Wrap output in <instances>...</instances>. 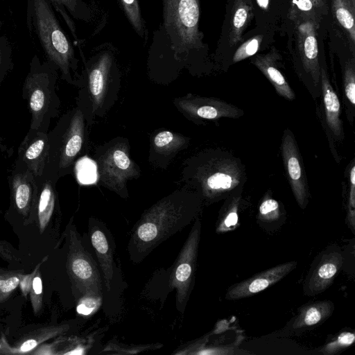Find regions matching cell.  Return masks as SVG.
<instances>
[{"instance_id": "cell-1", "label": "cell", "mask_w": 355, "mask_h": 355, "mask_svg": "<svg viewBox=\"0 0 355 355\" xmlns=\"http://www.w3.org/2000/svg\"><path fill=\"white\" fill-rule=\"evenodd\" d=\"M196 196L175 191L159 200L141 216L130 239L128 250L135 262L142 260L164 241L186 226L197 211Z\"/></svg>"}, {"instance_id": "cell-2", "label": "cell", "mask_w": 355, "mask_h": 355, "mask_svg": "<svg viewBox=\"0 0 355 355\" xmlns=\"http://www.w3.org/2000/svg\"><path fill=\"white\" fill-rule=\"evenodd\" d=\"M26 24L29 35L39 42L46 61L57 67L64 80L76 85L72 72L76 70L77 60L51 0H27Z\"/></svg>"}, {"instance_id": "cell-3", "label": "cell", "mask_w": 355, "mask_h": 355, "mask_svg": "<svg viewBox=\"0 0 355 355\" xmlns=\"http://www.w3.org/2000/svg\"><path fill=\"white\" fill-rule=\"evenodd\" d=\"M184 181L207 199L223 196L243 182L241 163L225 153L207 151L191 157L184 164Z\"/></svg>"}, {"instance_id": "cell-4", "label": "cell", "mask_w": 355, "mask_h": 355, "mask_svg": "<svg viewBox=\"0 0 355 355\" xmlns=\"http://www.w3.org/2000/svg\"><path fill=\"white\" fill-rule=\"evenodd\" d=\"M58 71L53 64L42 62L37 55L31 59L22 87V98L27 101L31 114V129L48 132L51 120L58 114Z\"/></svg>"}, {"instance_id": "cell-5", "label": "cell", "mask_w": 355, "mask_h": 355, "mask_svg": "<svg viewBox=\"0 0 355 355\" xmlns=\"http://www.w3.org/2000/svg\"><path fill=\"white\" fill-rule=\"evenodd\" d=\"M84 137V114L78 107L64 114L48 132L49 156L43 175L55 184L60 178L70 173L82 149Z\"/></svg>"}, {"instance_id": "cell-6", "label": "cell", "mask_w": 355, "mask_h": 355, "mask_svg": "<svg viewBox=\"0 0 355 355\" xmlns=\"http://www.w3.org/2000/svg\"><path fill=\"white\" fill-rule=\"evenodd\" d=\"M199 17V0H163L164 27L176 53L202 46Z\"/></svg>"}, {"instance_id": "cell-7", "label": "cell", "mask_w": 355, "mask_h": 355, "mask_svg": "<svg viewBox=\"0 0 355 355\" xmlns=\"http://www.w3.org/2000/svg\"><path fill=\"white\" fill-rule=\"evenodd\" d=\"M98 179L102 184L125 198L127 182L139 175V169L130 159L125 141L111 144L97 159Z\"/></svg>"}, {"instance_id": "cell-8", "label": "cell", "mask_w": 355, "mask_h": 355, "mask_svg": "<svg viewBox=\"0 0 355 355\" xmlns=\"http://www.w3.org/2000/svg\"><path fill=\"white\" fill-rule=\"evenodd\" d=\"M67 269L73 286L83 296H99L101 293L100 275L96 263L85 250L76 230H69V251Z\"/></svg>"}, {"instance_id": "cell-9", "label": "cell", "mask_w": 355, "mask_h": 355, "mask_svg": "<svg viewBox=\"0 0 355 355\" xmlns=\"http://www.w3.org/2000/svg\"><path fill=\"white\" fill-rule=\"evenodd\" d=\"M200 227V221L196 219L176 260L170 278L171 286L176 290L177 306L181 312H183L187 301L195 271Z\"/></svg>"}, {"instance_id": "cell-10", "label": "cell", "mask_w": 355, "mask_h": 355, "mask_svg": "<svg viewBox=\"0 0 355 355\" xmlns=\"http://www.w3.org/2000/svg\"><path fill=\"white\" fill-rule=\"evenodd\" d=\"M10 204L12 209L23 218H29L35 212L38 187L34 175L15 160L8 176Z\"/></svg>"}, {"instance_id": "cell-11", "label": "cell", "mask_w": 355, "mask_h": 355, "mask_svg": "<svg viewBox=\"0 0 355 355\" xmlns=\"http://www.w3.org/2000/svg\"><path fill=\"white\" fill-rule=\"evenodd\" d=\"M281 150L293 193L299 206L304 209L309 197L307 178L296 141L289 129H286L284 132Z\"/></svg>"}, {"instance_id": "cell-12", "label": "cell", "mask_w": 355, "mask_h": 355, "mask_svg": "<svg viewBox=\"0 0 355 355\" xmlns=\"http://www.w3.org/2000/svg\"><path fill=\"white\" fill-rule=\"evenodd\" d=\"M175 105L184 114L196 120L236 119L243 114L242 110L218 98L191 94L176 99Z\"/></svg>"}, {"instance_id": "cell-13", "label": "cell", "mask_w": 355, "mask_h": 355, "mask_svg": "<svg viewBox=\"0 0 355 355\" xmlns=\"http://www.w3.org/2000/svg\"><path fill=\"white\" fill-rule=\"evenodd\" d=\"M318 25L313 21L297 24V46L303 69L309 76L312 86L311 92L316 95L320 91V65L318 58V46L316 28Z\"/></svg>"}, {"instance_id": "cell-14", "label": "cell", "mask_w": 355, "mask_h": 355, "mask_svg": "<svg viewBox=\"0 0 355 355\" xmlns=\"http://www.w3.org/2000/svg\"><path fill=\"white\" fill-rule=\"evenodd\" d=\"M48 156V132L29 128L19 146L16 161L26 166L35 178H38L44 175Z\"/></svg>"}, {"instance_id": "cell-15", "label": "cell", "mask_w": 355, "mask_h": 355, "mask_svg": "<svg viewBox=\"0 0 355 355\" xmlns=\"http://www.w3.org/2000/svg\"><path fill=\"white\" fill-rule=\"evenodd\" d=\"M297 266L296 261L286 262L262 271L243 282L231 286L226 299L237 300L257 294L277 283Z\"/></svg>"}, {"instance_id": "cell-16", "label": "cell", "mask_w": 355, "mask_h": 355, "mask_svg": "<svg viewBox=\"0 0 355 355\" xmlns=\"http://www.w3.org/2000/svg\"><path fill=\"white\" fill-rule=\"evenodd\" d=\"M69 328L67 324L45 326L24 335L14 345H10L3 334L0 338V354H30L45 341L55 338Z\"/></svg>"}, {"instance_id": "cell-17", "label": "cell", "mask_w": 355, "mask_h": 355, "mask_svg": "<svg viewBox=\"0 0 355 355\" xmlns=\"http://www.w3.org/2000/svg\"><path fill=\"white\" fill-rule=\"evenodd\" d=\"M320 81L328 135H331L336 141H341L344 139V131L340 119V103L329 81L326 69L322 67Z\"/></svg>"}, {"instance_id": "cell-18", "label": "cell", "mask_w": 355, "mask_h": 355, "mask_svg": "<svg viewBox=\"0 0 355 355\" xmlns=\"http://www.w3.org/2000/svg\"><path fill=\"white\" fill-rule=\"evenodd\" d=\"M112 58L108 54L101 55L88 73V90L93 113L101 109L107 92Z\"/></svg>"}, {"instance_id": "cell-19", "label": "cell", "mask_w": 355, "mask_h": 355, "mask_svg": "<svg viewBox=\"0 0 355 355\" xmlns=\"http://www.w3.org/2000/svg\"><path fill=\"white\" fill-rule=\"evenodd\" d=\"M343 263V255L338 252L324 254L308 281V293L313 295L327 289L333 282Z\"/></svg>"}, {"instance_id": "cell-20", "label": "cell", "mask_w": 355, "mask_h": 355, "mask_svg": "<svg viewBox=\"0 0 355 355\" xmlns=\"http://www.w3.org/2000/svg\"><path fill=\"white\" fill-rule=\"evenodd\" d=\"M278 55L270 51L265 55H258L252 60V63L263 73L274 87L276 92L286 100L293 101L295 94L285 79L284 75L278 69L276 61Z\"/></svg>"}, {"instance_id": "cell-21", "label": "cell", "mask_w": 355, "mask_h": 355, "mask_svg": "<svg viewBox=\"0 0 355 355\" xmlns=\"http://www.w3.org/2000/svg\"><path fill=\"white\" fill-rule=\"evenodd\" d=\"M38 187L35 212L40 233H43L49 224L57 204L55 184L43 175L35 178Z\"/></svg>"}, {"instance_id": "cell-22", "label": "cell", "mask_w": 355, "mask_h": 355, "mask_svg": "<svg viewBox=\"0 0 355 355\" xmlns=\"http://www.w3.org/2000/svg\"><path fill=\"white\" fill-rule=\"evenodd\" d=\"M334 304L329 300L319 301L303 306L292 327L300 329L313 327L327 320L334 311Z\"/></svg>"}, {"instance_id": "cell-23", "label": "cell", "mask_w": 355, "mask_h": 355, "mask_svg": "<svg viewBox=\"0 0 355 355\" xmlns=\"http://www.w3.org/2000/svg\"><path fill=\"white\" fill-rule=\"evenodd\" d=\"M91 242L102 269L105 286L110 290L113 277V258L107 238L101 230L95 229L91 233Z\"/></svg>"}, {"instance_id": "cell-24", "label": "cell", "mask_w": 355, "mask_h": 355, "mask_svg": "<svg viewBox=\"0 0 355 355\" xmlns=\"http://www.w3.org/2000/svg\"><path fill=\"white\" fill-rule=\"evenodd\" d=\"M252 15L251 0H235L232 8L229 42L235 45L241 40L242 34Z\"/></svg>"}, {"instance_id": "cell-25", "label": "cell", "mask_w": 355, "mask_h": 355, "mask_svg": "<svg viewBox=\"0 0 355 355\" xmlns=\"http://www.w3.org/2000/svg\"><path fill=\"white\" fill-rule=\"evenodd\" d=\"M188 143L187 138L183 135L163 130L153 138V150L161 155H169L182 149Z\"/></svg>"}, {"instance_id": "cell-26", "label": "cell", "mask_w": 355, "mask_h": 355, "mask_svg": "<svg viewBox=\"0 0 355 355\" xmlns=\"http://www.w3.org/2000/svg\"><path fill=\"white\" fill-rule=\"evenodd\" d=\"M335 16L347 31L353 43L355 42V0H331Z\"/></svg>"}, {"instance_id": "cell-27", "label": "cell", "mask_w": 355, "mask_h": 355, "mask_svg": "<svg viewBox=\"0 0 355 355\" xmlns=\"http://www.w3.org/2000/svg\"><path fill=\"white\" fill-rule=\"evenodd\" d=\"M322 14L310 0H291L289 17L297 24L309 21L319 25Z\"/></svg>"}, {"instance_id": "cell-28", "label": "cell", "mask_w": 355, "mask_h": 355, "mask_svg": "<svg viewBox=\"0 0 355 355\" xmlns=\"http://www.w3.org/2000/svg\"><path fill=\"white\" fill-rule=\"evenodd\" d=\"M53 7L59 12L73 33L74 28L68 13L77 19H85V6L81 0H51Z\"/></svg>"}, {"instance_id": "cell-29", "label": "cell", "mask_w": 355, "mask_h": 355, "mask_svg": "<svg viewBox=\"0 0 355 355\" xmlns=\"http://www.w3.org/2000/svg\"><path fill=\"white\" fill-rule=\"evenodd\" d=\"M76 176L79 182L85 185L96 184L98 180V166L91 158L84 156L76 163Z\"/></svg>"}, {"instance_id": "cell-30", "label": "cell", "mask_w": 355, "mask_h": 355, "mask_svg": "<svg viewBox=\"0 0 355 355\" xmlns=\"http://www.w3.org/2000/svg\"><path fill=\"white\" fill-rule=\"evenodd\" d=\"M13 67L12 44L7 36L1 34L0 26V88L5 77Z\"/></svg>"}, {"instance_id": "cell-31", "label": "cell", "mask_w": 355, "mask_h": 355, "mask_svg": "<svg viewBox=\"0 0 355 355\" xmlns=\"http://www.w3.org/2000/svg\"><path fill=\"white\" fill-rule=\"evenodd\" d=\"M23 275L21 271L0 270V304L17 288Z\"/></svg>"}, {"instance_id": "cell-32", "label": "cell", "mask_w": 355, "mask_h": 355, "mask_svg": "<svg viewBox=\"0 0 355 355\" xmlns=\"http://www.w3.org/2000/svg\"><path fill=\"white\" fill-rule=\"evenodd\" d=\"M240 196H234L228 205L216 228L218 233H224L234 230L238 226V209Z\"/></svg>"}, {"instance_id": "cell-33", "label": "cell", "mask_w": 355, "mask_h": 355, "mask_svg": "<svg viewBox=\"0 0 355 355\" xmlns=\"http://www.w3.org/2000/svg\"><path fill=\"white\" fill-rule=\"evenodd\" d=\"M343 88L345 98L349 104V108L355 106V67L354 59L349 60L345 66L343 73Z\"/></svg>"}, {"instance_id": "cell-34", "label": "cell", "mask_w": 355, "mask_h": 355, "mask_svg": "<svg viewBox=\"0 0 355 355\" xmlns=\"http://www.w3.org/2000/svg\"><path fill=\"white\" fill-rule=\"evenodd\" d=\"M121 1L132 26L140 35H142L144 26L138 1L121 0Z\"/></svg>"}, {"instance_id": "cell-35", "label": "cell", "mask_w": 355, "mask_h": 355, "mask_svg": "<svg viewBox=\"0 0 355 355\" xmlns=\"http://www.w3.org/2000/svg\"><path fill=\"white\" fill-rule=\"evenodd\" d=\"M355 340V335L352 332L345 331L340 333L338 337L331 342L325 345L321 349L324 354H335L352 345Z\"/></svg>"}, {"instance_id": "cell-36", "label": "cell", "mask_w": 355, "mask_h": 355, "mask_svg": "<svg viewBox=\"0 0 355 355\" xmlns=\"http://www.w3.org/2000/svg\"><path fill=\"white\" fill-rule=\"evenodd\" d=\"M262 35H256L243 43L233 56V62H238L254 55L259 49Z\"/></svg>"}, {"instance_id": "cell-37", "label": "cell", "mask_w": 355, "mask_h": 355, "mask_svg": "<svg viewBox=\"0 0 355 355\" xmlns=\"http://www.w3.org/2000/svg\"><path fill=\"white\" fill-rule=\"evenodd\" d=\"M29 294L33 312L37 315L42 311L43 305L42 281L40 269L37 270L33 279Z\"/></svg>"}, {"instance_id": "cell-38", "label": "cell", "mask_w": 355, "mask_h": 355, "mask_svg": "<svg viewBox=\"0 0 355 355\" xmlns=\"http://www.w3.org/2000/svg\"><path fill=\"white\" fill-rule=\"evenodd\" d=\"M279 202L273 198H265L259 208V218L266 221H273L279 216Z\"/></svg>"}, {"instance_id": "cell-39", "label": "cell", "mask_w": 355, "mask_h": 355, "mask_svg": "<svg viewBox=\"0 0 355 355\" xmlns=\"http://www.w3.org/2000/svg\"><path fill=\"white\" fill-rule=\"evenodd\" d=\"M159 343L153 344V345H136L133 346L132 348L130 346L128 348H123L118 345L114 343H110L105 348L103 352H108L111 354H138L139 352L152 349L153 348L159 347Z\"/></svg>"}, {"instance_id": "cell-40", "label": "cell", "mask_w": 355, "mask_h": 355, "mask_svg": "<svg viewBox=\"0 0 355 355\" xmlns=\"http://www.w3.org/2000/svg\"><path fill=\"white\" fill-rule=\"evenodd\" d=\"M355 216V165L352 164L349 170V193L348 199V218L352 230L354 227Z\"/></svg>"}, {"instance_id": "cell-41", "label": "cell", "mask_w": 355, "mask_h": 355, "mask_svg": "<svg viewBox=\"0 0 355 355\" xmlns=\"http://www.w3.org/2000/svg\"><path fill=\"white\" fill-rule=\"evenodd\" d=\"M101 304L99 296H83L79 301L76 311L79 314L88 315L96 310Z\"/></svg>"}, {"instance_id": "cell-42", "label": "cell", "mask_w": 355, "mask_h": 355, "mask_svg": "<svg viewBox=\"0 0 355 355\" xmlns=\"http://www.w3.org/2000/svg\"><path fill=\"white\" fill-rule=\"evenodd\" d=\"M46 257L43 259L40 263H39L31 273L23 275L19 282V288L22 293V295L26 297L30 292L33 279L37 271L40 268V265L42 262L46 260Z\"/></svg>"}, {"instance_id": "cell-43", "label": "cell", "mask_w": 355, "mask_h": 355, "mask_svg": "<svg viewBox=\"0 0 355 355\" xmlns=\"http://www.w3.org/2000/svg\"><path fill=\"white\" fill-rule=\"evenodd\" d=\"M63 339H58L52 343H42L39 345L34 351L30 354H56L59 345L63 341Z\"/></svg>"}, {"instance_id": "cell-44", "label": "cell", "mask_w": 355, "mask_h": 355, "mask_svg": "<svg viewBox=\"0 0 355 355\" xmlns=\"http://www.w3.org/2000/svg\"><path fill=\"white\" fill-rule=\"evenodd\" d=\"M0 256L5 261L10 263L17 261L18 259L16 250L10 243L4 241H0Z\"/></svg>"}, {"instance_id": "cell-45", "label": "cell", "mask_w": 355, "mask_h": 355, "mask_svg": "<svg viewBox=\"0 0 355 355\" xmlns=\"http://www.w3.org/2000/svg\"><path fill=\"white\" fill-rule=\"evenodd\" d=\"M232 348L214 347L207 349H200L195 354H232Z\"/></svg>"}, {"instance_id": "cell-46", "label": "cell", "mask_w": 355, "mask_h": 355, "mask_svg": "<svg viewBox=\"0 0 355 355\" xmlns=\"http://www.w3.org/2000/svg\"><path fill=\"white\" fill-rule=\"evenodd\" d=\"M324 14H326L328 8L325 0H310Z\"/></svg>"}, {"instance_id": "cell-47", "label": "cell", "mask_w": 355, "mask_h": 355, "mask_svg": "<svg viewBox=\"0 0 355 355\" xmlns=\"http://www.w3.org/2000/svg\"><path fill=\"white\" fill-rule=\"evenodd\" d=\"M257 3L261 8L266 10L268 8L269 0H257Z\"/></svg>"}, {"instance_id": "cell-48", "label": "cell", "mask_w": 355, "mask_h": 355, "mask_svg": "<svg viewBox=\"0 0 355 355\" xmlns=\"http://www.w3.org/2000/svg\"><path fill=\"white\" fill-rule=\"evenodd\" d=\"M3 138L0 137V150L2 152H5L7 150L6 146L3 144Z\"/></svg>"}]
</instances>
